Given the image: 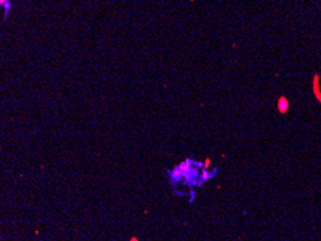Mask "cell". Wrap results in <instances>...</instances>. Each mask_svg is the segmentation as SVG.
I'll return each instance as SVG.
<instances>
[{
  "mask_svg": "<svg viewBox=\"0 0 321 241\" xmlns=\"http://www.w3.org/2000/svg\"><path fill=\"white\" fill-rule=\"evenodd\" d=\"M0 5L5 6V9H6V10H9V7H10V5H9V2H7V0H0Z\"/></svg>",
  "mask_w": 321,
  "mask_h": 241,
  "instance_id": "obj_1",
  "label": "cell"
},
{
  "mask_svg": "<svg viewBox=\"0 0 321 241\" xmlns=\"http://www.w3.org/2000/svg\"><path fill=\"white\" fill-rule=\"evenodd\" d=\"M130 241H137V238H136V237H133V238H132Z\"/></svg>",
  "mask_w": 321,
  "mask_h": 241,
  "instance_id": "obj_2",
  "label": "cell"
}]
</instances>
